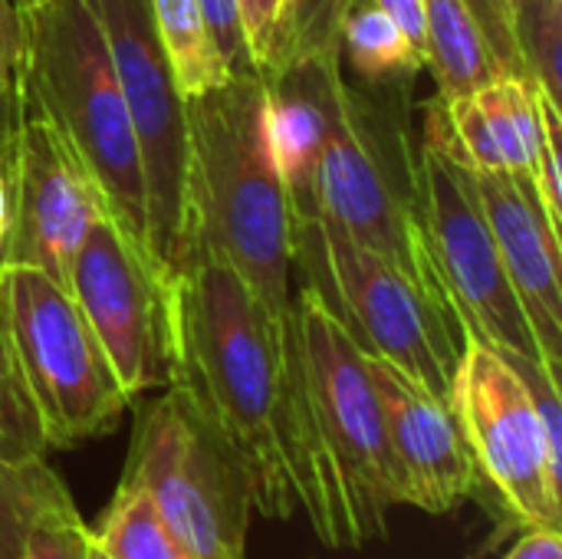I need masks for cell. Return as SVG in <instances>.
<instances>
[{
	"label": "cell",
	"mask_w": 562,
	"mask_h": 559,
	"mask_svg": "<svg viewBox=\"0 0 562 559\" xmlns=\"http://www.w3.org/2000/svg\"><path fill=\"white\" fill-rule=\"evenodd\" d=\"M7 168H10V161L0 158V260H3V244H7V231H10V181H7Z\"/></svg>",
	"instance_id": "cell-31"
},
{
	"label": "cell",
	"mask_w": 562,
	"mask_h": 559,
	"mask_svg": "<svg viewBox=\"0 0 562 559\" xmlns=\"http://www.w3.org/2000/svg\"><path fill=\"white\" fill-rule=\"evenodd\" d=\"M448 402L481 481L514 527L560 530L562 448L550 441L524 382L494 346L468 336Z\"/></svg>",
	"instance_id": "cell-12"
},
{
	"label": "cell",
	"mask_w": 562,
	"mask_h": 559,
	"mask_svg": "<svg viewBox=\"0 0 562 559\" xmlns=\"http://www.w3.org/2000/svg\"><path fill=\"white\" fill-rule=\"evenodd\" d=\"M95 537L115 559H194L165 527L151 497L128 478L119 481Z\"/></svg>",
	"instance_id": "cell-21"
},
{
	"label": "cell",
	"mask_w": 562,
	"mask_h": 559,
	"mask_svg": "<svg viewBox=\"0 0 562 559\" xmlns=\"http://www.w3.org/2000/svg\"><path fill=\"white\" fill-rule=\"evenodd\" d=\"M16 3H20V7L26 10V7H36V3H43V0H16Z\"/></svg>",
	"instance_id": "cell-33"
},
{
	"label": "cell",
	"mask_w": 562,
	"mask_h": 559,
	"mask_svg": "<svg viewBox=\"0 0 562 559\" xmlns=\"http://www.w3.org/2000/svg\"><path fill=\"white\" fill-rule=\"evenodd\" d=\"M296 267L352 343L438 399H451V382L468 343V329L451 300L431 293L392 260L356 244L326 214L293 231Z\"/></svg>",
	"instance_id": "cell-5"
},
{
	"label": "cell",
	"mask_w": 562,
	"mask_h": 559,
	"mask_svg": "<svg viewBox=\"0 0 562 559\" xmlns=\"http://www.w3.org/2000/svg\"><path fill=\"white\" fill-rule=\"evenodd\" d=\"M184 115L191 250L227 260L277 316H286L296 290V247L267 79L234 72L188 96Z\"/></svg>",
	"instance_id": "cell-2"
},
{
	"label": "cell",
	"mask_w": 562,
	"mask_h": 559,
	"mask_svg": "<svg viewBox=\"0 0 562 559\" xmlns=\"http://www.w3.org/2000/svg\"><path fill=\"white\" fill-rule=\"evenodd\" d=\"M474 171V168H471ZM474 188L494 231L507 280L537 339L540 359L562 366V250L533 178L524 171H474Z\"/></svg>",
	"instance_id": "cell-15"
},
{
	"label": "cell",
	"mask_w": 562,
	"mask_h": 559,
	"mask_svg": "<svg viewBox=\"0 0 562 559\" xmlns=\"http://www.w3.org/2000/svg\"><path fill=\"white\" fill-rule=\"evenodd\" d=\"M234 3H237V20H240V33H244L250 63L257 72H267L286 0H234Z\"/></svg>",
	"instance_id": "cell-27"
},
{
	"label": "cell",
	"mask_w": 562,
	"mask_h": 559,
	"mask_svg": "<svg viewBox=\"0 0 562 559\" xmlns=\"http://www.w3.org/2000/svg\"><path fill=\"white\" fill-rule=\"evenodd\" d=\"M158 43L171 63L181 96H198L234 76L214 43L207 16L198 0H148Z\"/></svg>",
	"instance_id": "cell-18"
},
{
	"label": "cell",
	"mask_w": 562,
	"mask_h": 559,
	"mask_svg": "<svg viewBox=\"0 0 562 559\" xmlns=\"http://www.w3.org/2000/svg\"><path fill=\"white\" fill-rule=\"evenodd\" d=\"M491 135L504 155L507 171H524L533 178V168L543 152L547 122H543V92L527 76H497L474 92Z\"/></svg>",
	"instance_id": "cell-19"
},
{
	"label": "cell",
	"mask_w": 562,
	"mask_h": 559,
	"mask_svg": "<svg viewBox=\"0 0 562 559\" xmlns=\"http://www.w3.org/2000/svg\"><path fill=\"white\" fill-rule=\"evenodd\" d=\"M86 559H115L102 544H99V537H95V530H92V537H89V547H86Z\"/></svg>",
	"instance_id": "cell-32"
},
{
	"label": "cell",
	"mask_w": 562,
	"mask_h": 559,
	"mask_svg": "<svg viewBox=\"0 0 562 559\" xmlns=\"http://www.w3.org/2000/svg\"><path fill=\"white\" fill-rule=\"evenodd\" d=\"M375 7H382L408 36V43L418 49V56L425 59V23H422V0H372Z\"/></svg>",
	"instance_id": "cell-29"
},
{
	"label": "cell",
	"mask_w": 562,
	"mask_h": 559,
	"mask_svg": "<svg viewBox=\"0 0 562 559\" xmlns=\"http://www.w3.org/2000/svg\"><path fill=\"white\" fill-rule=\"evenodd\" d=\"M23 92L92 175L112 221L148 250L135 128L86 0H43L23 10Z\"/></svg>",
	"instance_id": "cell-3"
},
{
	"label": "cell",
	"mask_w": 562,
	"mask_h": 559,
	"mask_svg": "<svg viewBox=\"0 0 562 559\" xmlns=\"http://www.w3.org/2000/svg\"><path fill=\"white\" fill-rule=\"evenodd\" d=\"M46 451L49 441L20 366L7 297L0 287V458L23 461V458H43Z\"/></svg>",
	"instance_id": "cell-22"
},
{
	"label": "cell",
	"mask_w": 562,
	"mask_h": 559,
	"mask_svg": "<svg viewBox=\"0 0 562 559\" xmlns=\"http://www.w3.org/2000/svg\"><path fill=\"white\" fill-rule=\"evenodd\" d=\"M415 175L431 260L468 336L501 353L540 359L537 339L481 208L474 171L458 148L441 99L428 105V138Z\"/></svg>",
	"instance_id": "cell-8"
},
{
	"label": "cell",
	"mask_w": 562,
	"mask_h": 559,
	"mask_svg": "<svg viewBox=\"0 0 562 559\" xmlns=\"http://www.w3.org/2000/svg\"><path fill=\"white\" fill-rule=\"evenodd\" d=\"M349 3L352 0H286L283 20L277 30V43H273V56H270V69L260 76H270L283 66L316 59V56L336 49L339 23H342V13Z\"/></svg>",
	"instance_id": "cell-24"
},
{
	"label": "cell",
	"mask_w": 562,
	"mask_h": 559,
	"mask_svg": "<svg viewBox=\"0 0 562 559\" xmlns=\"http://www.w3.org/2000/svg\"><path fill=\"white\" fill-rule=\"evenodd\" d=\"M316 194L319 211L356 244L392 260L412 280L448 300L431 260L408 148H402L398 132L379 109L346 82L342 66L333 86Z\"/></svg>",
	"instance_id": "cell-7"
},
{
	"label": "cell",
	"mask_w": 562,
	"mask_h": 559,
	"mask_svg": "<svg viewBox=\"0 0 562 559\" xmlns=\"http://www.w3.org/2000/svg\"><path fill=\"white\" fill-rule=\"evenodd\" d=\"M122 478L151 497L194 559H247L254 514L247 471L181 385H168L142 409Z\"/></svg>",
	"instance_id": "cell-6"
},
{
	"label": "cell",
	"mask_w": 562,
	"mask_h": 559,
	"mask_svg": "<svg viewBox=\"0 0 562 559\" xmlns=\"http://www.w3.org/2000/svg\"><path fill=\"white\" fill-rule=\"evenodd\" d=\"M10 231L0 267H33L69 287L72 260L109 204L66 138L26 105L10 168ZM112 217V214H109Z\"/></svg>",
	"instance_id": "cell-13"
},
{
	"label": "cell",
	"mask_w": 562,
	"mask_h": 559,
	"mask_svg": "<svg viewBox=\"0 0 562 559\" xmlns=\"http://www.w3.org/2000/svg\"><path fill=\"white\" fill-rule=\"evenodd\" d=\"M178 287V372L201 415L240 458L254 511H296L326 527L319 448L306 395L296 313L277 316L217 254L194 247Z\"/></svg>",
	"instance_id": "cell-1"
},
{
	"label": "cell",
	"mask_w": 562,
	"mask_h": 559,
	"mask_svg": "<svg viewBox=\"0 0 562 559\" xmlns=\"http://www.w3.org/2000/svg\"><path fill=\"white\" fill-rule=\"evenodd\" d=\"M0 287L49 448L109 435L132 399L69 287L33 267H0Z\"/></svg>",
	"instance_id": "cell-9"
},
{
	"label": "cell",
	"mask_w": 562,
	"mask_h": 559,
	"mask_svg": "<svg viewBox=\"0 0 562 559\" xmlns=\"http://www.w3.org/2000/svg\"><path fill=\"white\" fill-rule=\"evenodd\" d=\"M422 23L425 66L435 72L441 102L474 96L497 76H507L464 0H422Z\"/></svg>",
	"instance_id": "cell-16"
},
{
	"label": "cell",
	"mask_w": 562,
	"mask_h": 559,
	"mask_svg": "<svg viewBox=\"0 0 562 559\" xmlns=\"http://www.w3.org/2000/svg\"><path fill=\"white\" fill-rule=\"evenodd\" d=\"M293 313L326 494L319 540L336 550L366 547L389 534V514L402 507L369 356L303 283L293 290Z\"/></svg>",
	"instance_id": "cell-4"
},
{
	"label": "cell",
	"mask_w": 562,
	"mask_h": 559,
	"mask_svg": "<svg viewBox=\"0 0 562 559\" xmlns=\"http://www.w3.org/2000/svg\"><path fill=\"white\" fill-rule=\"evenodd\" d=\"M69 293L132 402L175 382L178 287L109 214L89 227L69 270Z\"/></svg>",
	"instance_id": "cell-11"
},
{
	"label": "cell",
	"mask_w": 562,
	"mask_h": 559,
	"mask_svg": "<svg viewBox=\"0 0 562 559\" xmlns=\"http://www.w3.org/2000/svg\"><path fill=\"white\" fill-rule=\"evenodd\" d=\"M69 504L63 478L43 458H0V559L23 557L36 524Z\"/></svg>",
	"instance_id": "cell-20"
},
{
	"label": "cell",
	"mask_w": 562,
	"mask_h": 559,
	"mask_svg": "<svg viewBox=\"0 0 562 559\" xmlns=\"http://www.w3.org/2000/svg\"><path fill=\"white\" fill-rule=\"evenodd\" d=\"M204 16H207V26L214 33V43L227 63L231 72H257L254 63H250V53H247V43H244V33H240V20H237V3L234 0H198Z\"/></svg>",
	"instance_id": "cell-28"
},
{
	"label": "cell",
	"mask_w": 562,
	"mask_h": 559,
	"mask_svg": "<svg viewBox=\"0 0 562 559\" xmlns=\"http://www.w3.org/2000/svg\"><path fill=\"white\" fill-rule=\"evenodd\" d=\"M369 369L385 412L402 504L425 514L458 511L477 491L481 474L451 402L375 356H369Z\"/></svg>",
	"instance_id": "cell-14"
},
{
	"label": "cell",
	"mask_w": 562,
	"mask_h": 559,
	"mask_svg": "<svg viewBox=\"0 0 562 559\" xmlns=\"http://www.w3.org/2000/svg\"><path fill=\"white\" fill-rule=\"evenodd\" d=\"M92 527L79 517L76 504L46 514L26 540L20 559H86Z\"/></svg>",
	"instance_id": "cell-26"
},
{
	"label": "cell",
	"mask_w": 562,
	"mask_h": 559,
	"mask_svg": "<svg viewBox=\"0 0 562 559\" xmlns=\"http://www.w3.org/2000/svg\"><path fill=\"white\" fill-rule=\"evenodd\" d=\"M26 115L23 92V7L0 0V158L10 161Z\"/></svg>",
	"instance_id": "cell-25"
},
{
	"label": "cell",
	"mask_w": 562,
	"mask_h": 559,
	"mask_svg": "<svg viewBox=\"0 0 562 559\" xmlns=\"http://www.w3.org/2000/svg\"><path fill=\"white\" fill-rule=\"evenodd\" d=\"M504 559H562L560 530H547V527L524 530V537L510 547Z\"/></svg>",
	"instance_id": "cell-30"
},
{
	"label": "cell",
	"mask_w": 562,
	"mask_h": 559,
	"mask_svg": "<svg viewBox=\"0 0 562 559\" xmlns=\"http://www.w3.org/2000/svg\"><path fill=\"white\" fill-rule=\"evenodd\" d=\"M510 40L524 76L562 102V0H510Z\"/></svg>",
	"instance_id": "cell-23"
},
{
	"label": "cell",
	"mask_w": 562,
	"mask_h": 559,
	"mask_svg": "<svg viewBox=\"0 0 562 559\" xmlns=\"http://www.w3.org/2000/svg\"><path fill=\"white\" fill-rule=\"evenodd\" d=\"M102 26L115 79L135 128L145 178V237L151 260L178 280L191 250L188 115L158 43L148 0H86Z\"/></svg>",
	"instance_id": "cell-10"
},
{
	"label": "cell",
	"mask_w": 562,
	"mask_h": 559,
	"mask_svg": "<svg viewBox=\"0 0 562 559\" xmlns=\"http://www.w3.org/2000/svg\"><path fill=\"white\" fill-rule=\"evenodd\" d=\"M339 59L352 66L359 82H405L425 59L408 43L402 26L372 0H352L339 23Z\"/></svg>",
	"instance_id": "cell-17"
}]
</instances>
